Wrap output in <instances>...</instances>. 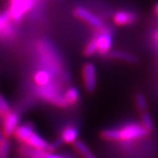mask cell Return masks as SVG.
I'll return each instance as SVG.
<instances>
[{"mask_svg":"<svg viewBox=\"0 0 158 158\" xmlns=\"http://www.w3.org/2000/svg\"><path fill=\"white\" fill-rule=\"evenodd\" d=\"M144 127L139 123H130L119 129H108L101 131L100 136L106 141L131 142L148 135Z\"/></svg>","mask_w":158,"mask_h":158,"instance_id":"cell-1","label":"cell"},{"mask_svg":"<svg viewBox=\"0 0 158 158\" xmlns=\"http://www.w3.org/2000/svg\"><path fill=\"white\" fill-rule=\"evenodd\" d=\"M39 94L42 98L49 101V102L52 104H54V105L61 107V108L67 107L64 96L60 95L57 92V89H56L52 85L49 84L46 87H42L39 91Z\"/></svg>","mask_w":158,"mask_h":158,"instance_id":"cell-2","label":"cell"},{"mask_svg":"<svg viewBox=\"0 0 158 158\" xmlns=\"http://www.w3.org/2000/svg\"><path fill=\"white\" fill-rule=\"evenodd\" d=\"M19 126V116L16 112L10 111L7 115L2 118L1 128L5 138H9L14 135L15 130Z\"/></svg>","mask_w":158,"mask_h":158,"instance_id":"cell-3","label":"cell"},{"mask_svg":"<svg viewBox=\"0 0 158 158\" xmlns=\"http://www.w3.org/2000/svg\"><path fill=\"white\" fill-rule=\"evenodd\" d=\"M84 85L88 92H94L96 86V70L92 63H87L83 68Z\"/></svg>","mask_w":158,"mask_h":158,"instance_id":"cell-4","label":"cell"},{"mask_svg":"<svg viewBox=\"0 0 158 158\" xmlns=\"http://www.w3.org/2000/svg\"><path fill=\"white\" fill-rule=\"evenodd\" d=\"M26 144L33 151L37 152H52L53 150V147L50 145L43 137L39 136L36 132H33L31 136L28 139Z\"/></svg>","mask_w":158,"mask_h":158,"instance_id":"cell-5","label":"cell"},{"mask_svg":"<svg viewBox=\"0 0 158 158\" xmlns=\"http://www.w3.org/2000/svg\"><path fill=\"white\" fill-rule=\"evenodd\" d=\"M74 14L77 17L83 19L84 21L88 22L89 25H92L94 27H101L103 25L102 21H101L99 17L95 16L94 15H93L91 12H89L88 10L84 8H81V7L76 8L74 10Z\"/></svg>","mask_w":158,"mask_h":158,"instance_id":"cell-6","label":"cell"},{"mask_svg":"<svg viewBox=\"0 0 158 158\" xmlns=\"http://www.w3.org/2000/svg\"><path fill=\"white\" fill-rule=\"evenodd\" d=\"M33 132H35V131H33L32 126L29 125V124H23V125H19L17 127L14 133V136L17 141L21 143H26Z\"/></svg>","mask_w":158,"mask_h":158,"instance_id":"cell-7","label":"cell"},{"mask_svg":"<svg viewBox=\"0 0 158 158\" xmlns=\"http://www.w3.org/2000/svg\"><path fill=\"white\" fill-rule=\"evenodd\" d=\"M95 41H96V46H97V52L100 54H107L111 49L112 39H111V36L108 35V33L100 35L95 39Z\"/></svg>","mask_w":158,"mask_h":158,"instance_id":"cell-8","label":"cell"},{"mask_svg":"<svg viewBox=\"0 0 158 158\" xmlns=\"http://www.w3.org/2000/svg\"><path fill=\"white\" fill-rule=\"evenodd\" d=\"M78 131L73 126L66 127L61 133V141L66 144H74L77 141Z\"/></svg>","mask_w":158,"mask_h":158,"instance_id":"cell-9","label":"cell"},{"mask_svg":"<svg viewBox=\"0 0 158 158\" xmlns=\"http://www.w3.org/2000/svg\"><path fill=\"white\" fill-rule=\"evenodd\" d=\"M114 20L117 25H127L135 20V15L127 12H118L114 15Z\"/></svg>","mask_w":158,"mask_h":158,"instance_id":"cell-10","label":"cell"},{"mask_svg":"<svg viewBox=\"0 0 158 158\" xmlns=\"http://www.w3.org/2000/svg\"><path fill=\"white\" fill-rule=\"evenodd\" d=\"M10 12L12 18L15 19V21H18L21 19L22 15H23V10H22V3H23V0H10Z\"/></svg>","mask_w":158,"mask_h":158,"instance_id":"cell-11","label":"cell"},{"mask_svg":"<svg viewBox=\"0 0 158 158\" xmlns=\"http://www.w3.org/2000/svg\"><path fill=\"white\" fill-rule=\"evenodd\" d=\"M74 149L75 151L80 154L83 158H96L93 152H91V150L89 149V147L81 140H77L74 144Z\"/></svg>","mask_w":158,"mask_h":158,"instance_id":"cell-12","label":"cell"},{"mask_svg":"<svg viewBox=\"0 0 158 158\" xmlns=\"http://www.w3.org/2000/svg\"><path fill=\"white\" fill-rule=\"evenodd\" d=\"M25 154L31 158H65L60 154H55L50 152H37L33 150H27Z\"/></svg>","mask_w":158,"mask_h":158,"instance_id":"cell-13","label":"cell"},{"mask_svg":"<svg viewBox=\"0 0 158 158\" xmlns=\"http://www.w3.org/2000/svg\"><path fill=\"white\" fill-rule=\"evenodd\" d=\"M51 74L47 71H38L35 75V82L39 86L40 88L46 87L51 82Z\"/></svg>","mask_w":158,"mask_h":158,"instance_id":"cell-14","label":"cell"},{"mask_svg":"<svg viewBox=\"0 0 158 158\" xmlns=\"http://www.w3.org/2000/svg\"><path fill=\"white\" fill-rule=\"evenodd\" d=\"M64 99L67 106H72L74 105L78 99H79V92L76 88H70L68 89L65 94H64Z\"/></svg>","mask_w":158,"mask_h":158,"instance_id":"cell-15","label":"cell"},{"mask_svg":"<svg viewBox=\"0 0 158 158\" xmlns=\"http://www.w3.org/2000/svg\"><path fill=\"white\" fill-rule=\"evenodd\" d=\"M111 56L114 58L124 60V61H127V62H131V63H134V62L137 61V58L135 57L134 55L130 54L128 52H114L111 53Z\"/></svg>","mask_w":158,"mask_h":158,"instance_id":"cell-16","label":"cell"},{"mask_svg":"<svg viewBox=\"0 0 158 158\" xmlns=\"http://www.w3.org/2000/svg\"><path fill=\"white\" fill-rule=\"evenodd\" d=\"M10 150V142L8 138L0 139V158H8Z\"/></svg>","mask_w":158,"mask_h":158,"instance_id":"cell-17","label":"cell"},{"mask_svg":"<svg viewBox=\"0 0 158 158\" xmlns=\"http://www.w3.org/2000/svg\"><path fill=\"white\" fill-rule=\"evenodd\" d=\"M141 125L144 127V129L150 132L153 130V122H152V119L151 117V115L148 114V112H143L142 114V123Z\"/></svg>","mask_w":158,"mask_h":158,"instance_id":"cell-18","label":"cell"},{"mask_svg":"<svg viewBox=\"0 0 158 158\" xmlns=\"http://www.w3.org/2000/svg\"><path fill=\"white\" fill-rule=\"evenodd\" d=\"M10 111V108L9 103L2 95H0V117L3 118Z\"/></svg>","mask_w":158,"mask_h":158,"instance_id":"cell-19","label":"cell"},{"mask_svg":"<svg viewBox=\"0 0 158 158\" xmlns=\"http://www.w3.org/2000/svg\"><path fill=\"white\" fill-rule=\"evenodd\" d=\"M135 103H136V107L140 111H142V112L146 111V110H147V101H146L145 96L142 94H138L136 95V97H135Z\"/></svg>","mask_w":158,"mask_h":158,"instance_id":"cell-20","label":"cell"},{"mask_svg":"<svg viewBox=\"0 0 158 158\" xmlns=\"http://www.w3.org/2000/svg\"><path fill=\"white\" fill-rule=\"evenodd\" d=\"M97 52V46H96V41L95 39L89 42L88 45H87V47L85 49V54L87 56H92L94 55L95 52Z\"/></svg>","mask_w":158,"mask_h":158,"instance_id":"cell-21","label":"cell"},{"mask_svg":"<svg viewBox=\"0 0 158 158\" xmlns=\"http://www.w3.org/2000/svg\"><path fill=\"white\" fill-rule=\"evenodd\" d=\"M33 5V1L32 0H23V3H22V10L23 13L29 10Z\"/></svg>","mask_w":158,"mask_h":158,"instance_id":"cell-22","label":"cell"},{"mask_svg":"<svg viewBox=\"0 0 158 158\" xmlns=\"http://www.w3.org/2000/svg\"><path fill=\"white\" fill-rule=\"evenodd\" d=\"M1 18H2V20L4 21V23L5 24H7L8 22H9V20L10 19V17H12V15H10V10H6L5 13H3L1 15Z\"/></svg>","mask_w":158,"mask_h":158,"instance_id":"cell-23","label":"cell"},{"mask_svg":"<svg viewBox=\"0 0 158 158\" xmlns=\"http://www.w3.org/2000/svg\"><path fill=\"white\" fill-rule=\"evenodd\" d=\"M5 26H6V24L4 23V21L2 20L1 16H0V31L3 30V29L5 28Z\"/></svg>","mask_w":158,"mask_h":158,"instance_id":"cell-24","label":"cell"},{"mask_svg":"<svg viewBox=\"0 0 158 158\" xmlns=\"http://www.w3.org/2000/svg\"><path fill=\"white\" fill-rule=\"evenodd\" d=\"M4 138V135H3V132H2V128H1V125H0V139Z\"/></svg>","mask_w":158,"mask_h":158,"instance_id":"cell-25","label":"cell"},{"mask_svg":"<svg viewBox=\"0 0 158 158\" xmlns=\"http://www.w3.org/2000/svg\"><path fill=\"white\" fill-rule=\"evenodd\" d=\"M155 10H156V14L158 15V4L156 5V8H155Z\"/></svg>","mask_w":158,"mask_h":158,"instance_id":"cell-26","label":"cell"},{"mask_svg":"<svg viewBox=\"0 0 158 158\" xmlns=\"http://www.w3.org/2000/svg\"><path fill=\"white\" fill-rule=\"evenodd\" d=\"M155 37H156V40L158 41V31L156 32V35H155Z\"/></svg>","mask_w":158,"mask_h":158,"instance_id":"cell-27","label":"cell"}]
</instances>
